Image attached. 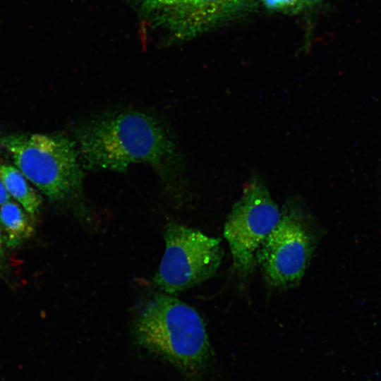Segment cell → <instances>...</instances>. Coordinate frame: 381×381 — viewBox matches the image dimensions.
<instances>
[{
	"mask_svg": "<svg viewBox=\"0 0 381 381\" xmlns=\"http://www.w3.org/2000/svg\"><path fill=\"white\" fill-rule=\"evenodd\" d=\"M0 222L8 235L10 244H16L33 231L28 215L19 205L9 200L1 205Z\"/></svg>",
	"mask_w": 381,
	"mask_h": 381,
	"instance_id": "cell-9",
	"label": "cell"
},
{
	"mask_svg": "<svg viewBox=\"0 0 381 381\" xmlns=\"http://www.w3.org/2000/svg\"><path fill=\"white\" fill-rule=\"evenodd\" d=\"M0 146L25 178L51 200L73 206L92 222L85 200L84 167L76 143L61 134H0Z\"/></svg>",
	"mask_w": 381,
	"mask_h": 381,
	"instance_id": "cell-2",
	"label": "cell"
},
{
	"mask_svg": "<svg viewBox=\"0 0 381 381\" xmlns=\"http://www.w3.org/2000/svg\"><path fill=\"white\" fill-rule=\"evenodd\" d=\"M0 171L8 194L23 206L27 213L36 214L42 205V198L30 186L23 173L17 167L2 162Z\"/></svg>",
	"mask_w": 381,
	"mask_h": 381,
	"instance_id": "cell-8",
	"label": "cell"
},
{
	"mask_svg": "<svg viewBox=\"0 0 381 381\" xmlns=\"http://www.w3.org/2000/svg\"><path fill=\"white\" fill-rule=\"evenodd\" d=\"M268 9L282 13H295L303 6L301 0H262Z\"/></svg>",
	"mask_w": 381,
	"mask_h": 381,
	"instance_id": "cell-10",
	"label": "cell"
},
{
	"mask_svg": "<svg viewBox=\"0 0 381 381\" xmlns=\"http://www.w3.org/2000/svg\"><path fill=\"white\" fill-rule=\"evenodd\" d=\"M322 0H301V2L303 6H313L320 2Z\"/></svg>",
	"mask_w": 381,
	"mask_h": 381,
	"instance_id": "cell-13",
	"label": "cell"
},
{
	"mask_svg": "<svg viewBox=\"0 0 381 381\" xmlns=\"http://www.w3.org/2000/svg\"><path fill=\"white\" fill-rule=\"evenodd\" d=\"M259 0H172L163 13L175 37L189 39L252 11Z\"/></svg>",
	"mask_w": 381,
	"mask_h": 381,
	"instance_id": "cell-7",
	"label": "cell"
},
{
	"mask_svg": "<svg viewBox=\"0 0 381 381\" xmlns=\"http://www.w3.org/2000/svg\"><path fill=\"white\" fill-rule=\"evenodd\" d=\"M165 250L153 282L164 293L174 295L212 277L223 258L221 238L174 222L164 231Z\"/></svg>",
	"mask_w": 381,
	"mask_h": 381,
	"instance_id": "cell-4",
	"label": "cell"
},
{
	"mask_svg": "<svg viewBox=\"0 0 381 381\" xmlns=\"http://www.w3.org/2000/svg\"><path fill=\"white\" fill-rule=\"evenodd\" d=\"M1 161H0V167H1ZM10 198V195L8 194L4 183L3 182V179L1 175V171H0V205H2L5 202H8Z\"/></svg>",
	"mask_w": 381,
	"mask_h": 381,
	"instance_id": "cell-12",
	"label": "cell"
},
{
	"mask_svg": "<svg viewBox=\"0 0 381 381\" xmlns=\"http://www.w3.org/2000/svg\"><path fill=\"white\" fill-rule=\"evenodd\" d=\"M281 215L265 183L259 176H253L232 206L224 229L238 273L247 276L253 272L257 265V251Z\"/></svg>",
	"mask_w": 381,
	"mask_h": 381,
	"instance_id": "cell-5",
	"label": "cell"
},
{
	"mask_svg": "<svg viewBox=\"0 0 381 381\" xmlns=\"http://www.w3.org/2000/svg\"><path fill=\"white\" fill-rule=\"evenodd\" d=\"M133 332L143 347L181 368L195 371L207 361L210 344L200 315L188 304L152 293L135 315Z\"/></svg>",
	"mask_w": 381,
	"mask_h": 381,
	"instance_id": "cell-3",
	"label": "cell"
},
{
	"mask_svg": "<svg viewBox=\"0 0 381 381\" xmlns=\"http://www.w3.org/2000/svg\"><path fill=\"white\" fill-rule=\"evenodd\" d=\"M76 138L84 169L124 173L133 164H145L175 202L186 200L184 158L169 125L157 115L135 109L107 110L80 124Z\"/></svg>",
	"mask_w": 381,
	"mask_h": 381,
	"instance_id": "cell-1",
	"label": "cell"
},
{
	"mask_svg": "<svg viewBox=\"0 0 381 381\" xmlns=\"http://www.w3.org/2000/svg\"><path fill=\"white\" fill-rule=\"evenodd\" d=\"M1 234H0V247H1Z\"/></svg>",
	"mask_w": 381,
	"mask_h": 381,
	"instance_id": "cell-14",
	"label": "cell"
},
{
	"mask_svg": "<svg viewBox=\"0 0 381 381\" xmlns=\"http://www.w3.org/2000/svg\"><path fill=\"white\" fill-rule=\"evenodd\" d=\"M313 248L312 235L302 217L296 210L287 207L259 247L257 265L272 286L291 287L303 277Z\"/></svg>",
	"mask_w": 381,
	"mask_h": 381,
	"instance_id": "cell-6",
	"label": "cell"
},
{
	"mask_svg": "<svg viewBox=\"0 0 381 381\" xmlns=\"http://www.w3.org/2000/svg\"><path fill=\"white\" fill-rule=\"evenodd\" d=\"M141 6L148 11H162L164 13L170 6L172 0H139Z\"/></svg>",
	"mask_w": 381,
	"mask_h": 381,
	"instance_id": "cell-11",
	"label": "cell"
}]
</instances>
